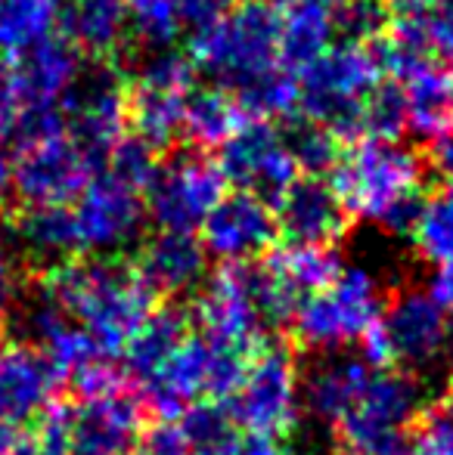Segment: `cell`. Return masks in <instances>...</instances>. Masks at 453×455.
Returning a JSON list of instances; mask_svg holds the SVG:
<instances>
[{"label": "cell", "instance_id": "cell-1", "mask_svg": "<svg viewBox=\"0 0 453 455\" xmlns=\"http://www.w3.org/2000/svg\"><path fill=\"white\" fill-rule=\"evenodd\" d=\"M37 291L47 294L81 329L91 331L115 360L156 307V294L121 258H75L44 273Z\"/></svg>", "mask_w": 453, "mask_h": 455}, {"label": "cell", "instance_id": "cell-2", "mask_svg": "<svg viewBox=\"0 0 453 455\" xmlns=\"http://www.w3.org/2000/svg\"><path fill=\"white\" fill-rule=\"evenodd\" d=\"M329 174L351 220L394 235L410 233L425 196V162L413 146L400 140H351Z\"/></svg>", "mask_w": 453, "mask_h": 455}, {"label": "cell", "instance_id": "cell-3", "mask_svg": "<svg viewBox=\"0 0 453 455\" xmlns=\"http://www.w3.org/2000/svg\"><path fill=\"white\" fill-rule=\"evenodd\" d=\"M279 12L267 0H239L224 19L190 37V60L212 84L236 93L279 62Z\"/></svg>", "mask_w": 453, "mask_h": 455}, {"label": "cell", "instance_id": "cell-4", "mask_svg": "<svg viewBox=\"0 0 453 455\" xmlns=\"http://www.w3.org/2000/svg\"><path fill=\"white\" fill-rule=\"evenodd\" d=\"M388 78L379 44H329L311 66L298 72V112L304 121L333 131L339 140H354L360 106Z\"/></svg>", "mask_w": 453, "mask_h": 455}, {"label": "cell", "instance_id": "cell-5", "mask_svg": "<svg viewBox=\"0 0 453 455\" xmlns=\"http://www.w3.org/2000/svg\"><path fill=\"white\" fill-rule=\"evenodd\" d=\"M382 313V282L369 267L342 264L327 288L308 294L292 313V335L298 347L317 354H339L360 341Z\"/></svg>", "mask_w": 453, "mask_h": 455}, {"label": "cell", "instance_id": "cell-6", "mask_svg": "<svg viewBox=\"0 0 453 455\" xmlns=\"http://www.w3.org/2000/svg\"><path fill=\"white\" fill-rule=\"evenodd\" d=\"M302 387L304 375L292 347L264 341L248 356L227 409L242 434L279 440L302 419Z\"/></svg>", "mask_w": 453, "mask_h": 455}, {"label": "cell", "instance_id": "cell-7", "mask_svg": "<svg viewBox=\"0 0 453 455\" xmlns=\"http://www.w3.org/2000/svg\"><path fill=\"white\" fill-rule=\"evenodd\" d=\"M196 75L183 50H146L127 78V124L133 137L156 152L171 149L183 137V108Z\"/></svg>", "mask_w": 453, "mask_h": 455}, {"label": "cell", "instance_id": "cell-8", "mask_svg": "<svg viewBox=\"0 0 453 455\" xmlns=\"http://www.w3.org/2000/svg\"><path fill=\"white\" fill-rule=\"evenodd\" d=\"M246 363L248 354L206 335H190L171 363L140 387V394L162 419H181L196 403H227L246 371Z\"/></svg>", "mask_w": 453, "mask_h": 455}, {"label": "cell", "instance_id": "cell-9", "mask_svg": "<svg viewBox=\"0 0 453 455\" xmlns=\"http://www.w3.org/2000/svg\"><path fill=\"white\" fill-rule=\"evenodd\" d=\"M423 415V394L410 375L398 369H373L360 394L329 431L344 455H373L392 440L404 437L407 427Z\"/></svg>", "mask_w": 453, "mask_h": 455}, {"label": "cell", "instance_id": "cell-10", "mask_svg": "<svg viewBox=\"0 0 453 455\" xmlns=\"http://www.w3.org/2000/svg\"><path fill=\"white\" fill-rule=\"evenodd\" d=\"M227 196V180L218 162L196 152H177V156L158 162L152 180L143 189L146 220L156 229H174V233H199L212 208Z\"/></svg>", "mask_w": 453, "mask_h": 455}, {"label": "cell", "instance_id": "cell-11", "mask_svg": "<svg viewBox=\"0 0 453 455\" xmlns=\"http://www.w3.org/2000/svg\"><path fill=\"white\" fill-rule=\"evenodd\" d=\"M66 133L103 164L109 149L125 137L127 124V81L109 60H93L81 66L75 84L60 100Z\"/></svg>", "mask_w": 453, "mask_h": 455}, {"label": "cell", "instance_id": "cell-12", "mask_svg": "<svg viewBox=\"0 0 453 455\" xmlns=\"http://www.w3.org/2000/svg\"><path fill=\"white\" fill-rule=\"evenodd\" d=\"M72 220L81 251L93 258H118L121 251L140 245L143 239V192L103 171L100 177H91L81 196L72 202Z\"/></svg>", "mask_w": 453, "mask_h": 455}, {"label": "cell", "instance_id": "cell-13", "mask_svg": "<svg viewBox=\"0 0 453 455\" xmlns=\"http://www.w3.org/2000/svg\"><path fill=\"white\" fill-rule=\"evenodd\" d=\"M385 72L404 100L407 131L423 143H438L453 131V68L444 60L398 44H379Z\"/></svg>", "mask_w": 453, "mask_h": 455}, {"label": "cell", "instance_id": "cell-14", "mask_svg": "<svg viewBox=\"0 0 453 455\" xmlns=\"http://www.w3.org/2000/svg\"><path fill=\"white\" fill-rule=\"evenodd\" d=\"M218 152V168L224 180L271 204L302 177L286 131H279L273 121L246 118Z\"/></svg>", "mask_w": 453, "mask_h": 455}, {"label": "cell", "instance_id": "cell-15", "mask_svg": "<svg viewBox=\"0 0 453 455\" xmlns=\"http://www.w3.org/2000/svg\"><path fill=\"white\" fill-rule=\"evenodd\" d=\"M196 294L199 298L193 316L206 338L248 356L264 344L271 325L255 300L248 264H221V270L208 273L206 285Z\"/></svg>", "mask_w": 453, "mask_h": 455}, {"label": "cell", "instance_id": "cell-16", "mask_svg": "<svg viewBox=\"0 0 453 455\" xmlns=\"http://www.w3.org/2000/svg\"><path fill=\"white\" fill-rule=\"evenodd\" d=\"M93 162L69 133L16 146L12 196L22 204H69L93 177Z\"/></svg>", "mask_w": 453, "mask_h": 455}, {"label": "cell", "instance_id": "cell-17", "mask_svg": "<svg viewBox=\"0 0 453 455\" xmlns=\"http://www.w3.org/2000/svg\"><path fill=\"white\" fill-rule=\"evenodd\" d=\"M379 329L385 335L392 365L423 371L432 369L450 354L453 323L450 316L429 298L425 288H404L382 307Z\"/></svg>", "mask_w": 453, "mask_h": 455}, {"label": "cell", "instance_id": "cell-18", "mask_svg": "<svg viewBox=\"0 0 453 455\" xmlns=\"http://www.w3.org/2000/svg\"><path fill=\"white\" fill-rule=\"evenodd\" d=\"M199 233L208 258L221 264H255L273 251L279 229L271 202L236 189L214 204Z\"/></svg>", "mask_w": 453, "mask_h": 455}, {"label": "cell", "instance_id": "cell-19", "mask_svg": "<svg viewBox=\"0 0 453 455\" xmlns=\"http://www.w3.org/2000/svg\"><path fill=\"white\" fill-rule=\"evenodd\" d=\"M131 384L69 403L72 455H131L133 440L143 427V396Z\"/></svg>", "mask_w": 453, "mask_h": 455}, {"label": "cell", "instance_id": "cell-20", "mask_svg": "<svg viewBox=\"0 0 453 455\" xmlns=\"http://www.w3.org/2000/svg\"><path fill=\"white\" fill-rule=\"evenodd\" d=\"M62 375L28 341L6 344L0 350V419L12 427L35 425L56 403Z\"/></svg>", "mask_w": 453, "mask_h": 455}, {"label": "cell", "instance_id": "cell-21", "mask_svg": "<svg viewBox=\"0 0 453 455\" xmlns=\"http://www.w3.org/2000/svg\"><path fill=\"white\" fill-rule=\"evenodd\" d=\"M208 260L212 258L196 233L156 229L152 235L140 239L133 270L156 298H183L206 285Z\"/></svg>", "mask_w": 453, "mask_h": 455}, {"label": "cell", "instance_id": "cell-22", "mask_svg": "<svg viewBox=\"0 0 453 455\" xmlns=\"http://www.w3.org/2000/svg\"><path fill=\"white\" fill-rule=\"evenodd\" d=\"M273 214H277V229L289 239V245L336 248L351 223L336 189L320 177H298L273 202Z\"/></svg>", "mask_w": 453, "mask_h": 455}, {"label": "cell", "instance_id": "cell-23", "mask_svg": "<svg viewBox=\"0 0 453 455\" xmlns=\"http://www.w3.org/2000/svg\"><path fill=\"white\" fill-rule=\"evenodd\" d=\"M6 235L12 258H22L41 275L75 260L81 251L69 204H22Z\"/></svg>", "mask_w": 453, "mask_h": 455}, {"label": "cell", "instance_id": "cell-24", "mask_svg": "<svg viewBox=\"0 0 453 455\" xmlns=\"http://www.w3.org/2000/svg\"><path fill=\"white\" fill-rule=\"evenodd\" d=\"M10 62L19 93H22L25 112L60 106V100L75 84L81 66H85L81 53L62 35H53L47 41L35 44V47L25 50L22 56H16Z\"/></svg>", "mask_w": 453, "mask_h": 455}, {"label": "cell", "instance_id": "cell-25", "mask_svg": "<svg viewBox=\"0 0 453 455\" xmlns=\"http://www.w3.org/2000/svg\"><path fill=\"white\" fill-rule=\"evenodd\" d=\"M190 335H193L190 331V313L183 307H152V313L140 323V329L127 338L125 350H121L125 375L137 387H143L171 363V356L183 347Z\"/></svg>", "mask_w": 453, "mask_h": 455}, {"label": "cell", "instance_id": "cell-26", "mask_svg": "<svg viewBox=\"0 0 453 455\" xmlns=\"http://www.w3.org/2000/svg\"><path fill=\"white\" fill-rule=\"evenodd\" d=\"M369 371H373V365L363 360V356L342 354V350L339 354H327L323 360L311 365L308 378H304V387H302L304 409L320 425L333 427L344 415V409L351 406V400L360 394Z\"/></svg>", "mask_w": 453, "mask_h": 455}, {"label": "cell", "instance_id": "cell-27", "mask_svg": "<svg viewBox=\"0 0 453 455\" xmlns=\"http://www.w3.org/2000/svg\"><path fill=\"white\" fill-rule=\"evenodd\" d=\"M60 28L78 53L109 60L127 41L125 0H66Z\"/></svg>", "mask_w": 453, "mask_h": 455}, {"label": "cell", "instance_id": "cell-28", "mask_svg": "<svg viewBox=\"0 0 453 455\" xmlns=\"http://www.w3.org/2000/svg\"><path fill=\"white\" fill-rule=\"evenodd\" d=\"M246 112L236 96L218 84H196L183 108V137L196 149H221L242 127Z\"/></svg>", "mask_w": 453, "mask_h": 455}, {"label": "cell", "instance_id": "cell-29", "mask_svg": "<svg viewBox=\"0 0 453 455\" xmlns=\"http://www.w3.org/2000/svg\"><path fill=\"white\" fill-rule=\"evenodd\" d=\"M261 260H264L271 275L283 285V291L295 304H302L308 294L327 288L342 270V260L336 254V248H317V245H283V248H273Z\"/></svg>", "mask_w": 453, "mask_h": 455}, {"label": "cell", "instance_id": "cell-30", "mask_svg": "<svg viewBox=\"0 0 453 455\" xmlns=\"http://www.w3.org/2000/svg\"><path fill=\"white\" fill-rule=\"evenodd\" d=\"M66 0H0V60H16L53 37Z\"/></svg>", "mask_w": 453, "mask_h": 455}, {"label": "cell", "instance_id": "cell-31", "mask_svg": "<svg viewBox=\"0 0 453 455\" xmlns=\"http://www.w3.org/2000/svg\"><path fill=\"white\" fill-rule=\"evenodd\" d=\"M410 239L419 258L429 260L432 267L453 260V177L423 196L410 223Z\"/></svg>", "mask_w": 453, "mask_h": 455}, {"label": "cell", "instance_id": "cell-32", "mask_svg": "<svg viewBox=\"0 0 453 455\" xmlns=\"http://www.w3.org/2000/svg\"><path fill=\"white\" fill-rule=\"evenodd\" d=\"M388 41L404 50L432 53L450 66L453 62V0H435L429 10L413 12V16H398Z\"/></svg>", "mask_w": 453, "mask_h": 455}, {"label": "cell", "instance_id": "cell-33", "mask_svg": "<svg viewBox=\"0 0 453 455\" xmlns=\"http://www.w3.org/2000/svg\"><path fill=\"white\" fill-rule=\"evenodd\" d=\"M236 102L242 106L246 118L255 121H283L298 112V75L286 66H277L271 72L248 81L242 91H236Z\"/></svg>", "mask_w": 453, "mask_h": 455}, {"label": "cell", "instance_id": "cell-34", "mask_svg": "<svg viewBox=\"0 0 453 455\" xmlns=\"http://www.w3.org/2000/svg\"><path fill=\"white\" fill-rule=\"evenodd\" d=\"M127 37L137 47L162 50L174 47L183 35L181 0H125Z\"/></svg>", "mask_w": 453, "mask_h": 455}, {"label": "cell", "instance_id": "cell-35", "mask_svg": "<svg viewBox=\"0 0 453 455\" xmlns=\"http://www.w3.org/2000/svg\"><path fill=\"white\" fill-rule=\"evenodd\" d=\"M279 19V62L298 75L333 44L336 22L314 12H286Z\"/></svg>", "mask_w": 453, "mask_h": 455}, {"label": "cell", "instance_id": "cell-36", "mask_svg": "<svg viewBox=\"0 0 453 455\" xmlns=\"http://www.w3.org/2000/svg\"><path fill=\"white\" fill-rule=\"evenodd\" d=\"M177 425L187 437L190 455H224L242 434L224 403H196L177 419Z\"/></svg>", "mask_w": 453, "mask_h": 455}, {"label": "cell", "instance_id": "cell-37", "mask_svg": "<svg viewBox=\"0 0 453 455\" xmlns=\"http://www.w3.org/2000/svg\"><path fill=\"white\" fill-rule=\"evenodd\" d=\"M400 131H407L404 100H400L398 84L385 78L363 100L354 140H398Z\"/></svg>", "mask_w": 453, "mask_h": 455}, {"label": "cell", "instance_id": "cell-38", "mask_svg": "<svg viewBox=\"0 0 453 455\" xmlns=\"http://www.w3.org/2000/svg\"><path fill=\"white\" fill-rule=\"evenodd\" d=\"M286 140H289V149L295 156L302 177L327 174V171H333V164L342 156L339 137L333 131H327V127L314 124V121H298L295 127L286 131Z\"/></svg>", "mask_w": 453, "mask_h": 455}, {"label": "cell", "instance_id": "cell-39", "mask_svg": "<svg viewBox=\"0 0 453 455\" xmlns=\"http://www.w3.org/2000/svg\"><path fill=\"white\" fill-rule=\"evenodd\" d=\"M103 164H106V174L109 177L143 192L146 183H150L152 174H156L158 158H156V149H150L143 140H137L131 133V137H121L118 143L112 146L109 156L103 158Z\"/></svg>", "mask_w": 453, "mask_h": 455}, {"label": "cell", "instance_id": "cell-40", "mask_svg": "<svg viewBox=\"0 0 453 455\" xmlns=\"http://www.w3.org/2000/svg\"><path fill=\"white\" fill-rule=\"evenodd\" d=\"M385 4L382 0H351L336 19V31H342L344 41L373 44L385 25Z\"/></svg>", "mask_w": 453, "mask_h": 455}, {"label": "cell", "instance_id": "cell-41", "mask_svg": "<svg viewBox=\"0 0 453 455\" xmlns=\"http://www.w3.org/2000/svg\"><path fill=\"white\" fill-rule=\"evenodd\" d=\"M131 455H190V446L174 419H158L140 427Z\"/></svg>", "mask_w": 453, "mask_h": 455}, {"label": "cell", "instance_id": "cell-42", "mask_svg": "<svg viewBox=\"0 0 453 455\" xmlns=\"http://www.w3.org/2000/svg\"><path fill=\"white\" fill-rule=\"evenodd\" d=\"M413 446L419 455H453V419L444 412H423L417 419Z\"/></svg>", "mask_w": 453, "mask_h": 455}, {"label": "cell", "instance_id": "cell-43", "mask_svg": "<svg viewBox=\"0 0 453 455\" xmlns=\"http://www.w3.org/2000/svg\"><path fill=\"white\" fill-rule=\"evenodd\" d=\"M22 115H25V102L22 93H19L16 75H12V62L0 60V140L12 137Z\"/></svg>", "mask_w": 453, "mask_h": 455}, {"label": "cell", "instance_id": "cell-44", "mask_svg": "<svg viewBox=\"0 0 453 455\" xmlns=\"http://www.w3.org/2000/svg\"><path fill=\"white\" fill-rule=\"evenodd\" d=\"M239 0H181V19H183V28L196 31L208 28L214 25L218 19H224Z\"/></svg>", "mask_w": 453, "mask_h": 455}, {"label": "cell", "instance_id": "cell-45", "mask_svg": "<svg viewBox=\"0 0 453 455\" xmlns=\"http://www.w3.org/2000/svg\"><path fill=\"white\" fill-rule=\"evenodd\" d=\"M267 4H271L279 16H286V12H314V16H327L336 22L339 12L351 0H267Z\"/></svg>", "mask_w": 453, "mask_h": 455}, {"label": "cell", "instance_id": "cell-46", "mask_svg": "<svg viewBox=\"0 0 453 455\" xmlns=\"http://www.w3.org/2000/svg\"><path fill=\"white\" fill-rule=\"evenodd\" d=\"M425 291H429V298L435 300L448 316H453V260L450 264L435 267V273H432L429 288H425Z\"/></svg>", "mask_w": 453, "mask_h": 455}, {"label": "cell", "instance_id": "cell-47", "mask_svg": "<svg viewBox=\"0 0 453 455\" xmlns=\"http://www.w3.org/2000/svg\"><path fill=\"white\" fill-rule=\"evenodd\" d=\"M224 455H286V452L277 446V440L255 437V434H239Z\"/></svg>", "mask_w": 453, "mask_h": 455}, {"label": "cell", "instance_id": "cell-48", "mask_svg": "<svg viewBox=\"0 0 453 455\" xmlns=\"http://www.w3.org/2000/svg\"><path fill=\"white\" fill-rule=\"evenodd\" d=\"M0 455H31L28 437H22L19 427L6 425L4 419H0Z\"/></svg>", "mask_w": 453, "mask_h": 455}, {"label": "cell", "instance_id": "cell-49", "mask_svg": "<svg viewBox=\"0 0 453 455\" xmlns=\"http://www.w3.org/2000/svg\"><path fill=\"white\" fill-rule=\"evenodd\" d=\"M12 162H16V149H10L6 140H0V202L12 196Z\"/></svg>", "mask_w": 453, "mask_h": 455}, {"label": "cell", "instance_id": "cell-50", "mask_svg": "<svg viewBox=\"0 0 453 455\" xmlns=\"http://www.w3.org/2000/svg\"><path fill=\"white\" fill-rule=\"evenodd\" d=\"M432 158H435V164L444 174L453 177V131L438 140V143H432Z\"/></svg>", "mask_w": 453, "mask_h": 455}, {"label": "cell", "instance_id": "cell-51", "mask_svg": "<svg viewBox=\"0 0 453 455\" xmlns=\"http://www.w3.org/2000/svg\"><path fill=\"white\" fill-rule=\"evenodd\" d=\"M385 10H394L398 16H413V12H423L429 10L435 0H382Z\"/></svg>", "mask_w": 453, "mask_h": 455}, {"label": "cell", "instance_id": "cell-52", "mask_svg": "<svg viewBox=\"0 0 453 455\" xmlns=\"http://www.w3.org/2000/svg\"><path fill=\"white\" fill-rule=\"evenodd\" d=\"M373 455H419V452H417V446H413V440L404 434V437L392 440V443L382 446V450H379V452H373Z\"/></svg>", "mask_w": 453, "mask_h": 455}, {"label": "cell", "instance_id": "cell-53", "mask_svg": "<svg viewBox=\"0 0 453 455\" xmlns=\"http://www.w3.org/2000/svg\"><path fill=\"white\" fill-rule=\"evenodd\" d=\"M10 344V316H6V300H0V350Z\"/></svg>", "mask_w": 453, "mask_h": 455}, {"label": "cell", "instance_id": "cell-54", "mask_svg": "<svg viewBox=\"0 0 453 455\" xmlns=\"http://www.w3.org/2000/svg\"><path fill=\"white\" fill-rule=\"evenodd\" d=\"M441 412H444V415H450V419H453V371H450V378H448V387H444Z\"/></svg>", "mask_w": 453, "mask_h": 455}, {"label": "cell", "instance_id": "cell-55", "mask_svg": "<svg viewBox=\"0 0 453 455\" xmlns=\"http://www.w3.org/2000/svg\"><path fill=\"white\" fill-rule=\"evenodd\" d=\"M286 455H298V452H286Z\"/></svg>", "mask_w": 453, "mask_h": 455}]
</instances>
